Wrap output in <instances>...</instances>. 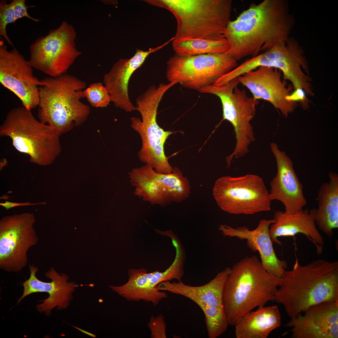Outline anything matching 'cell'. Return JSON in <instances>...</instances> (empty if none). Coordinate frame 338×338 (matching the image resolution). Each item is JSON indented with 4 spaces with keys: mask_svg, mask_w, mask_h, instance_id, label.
Listing matches in <instances>:
<instances>
[{
    "mask_svg": "<svg viewBox=\"0 0 338 338\" xmlns=\"http://www.w3.org/2000/svg\"><path fill=\"white\" fill-rule=\"evenodd\" d=\"M294 22L286 0L252 3L228 24L224 33L230 45L227 53L237 61L255 57L279 42H287Z\"/></svg>",
    "mask_w": 338,
    "mask_h": 338,
    "instance_id": "1",
    "label": "cell"
},
{
    "mask_svg": "<svg viewBox=\"0 0 338 338\" xmlns=\"http://www.w3.org/2000/svg\"><path fill=\"white\" fill-rule=\"evenodd\" d=\"M274 301L282 305L291 319L310 306L338 301V261L323 259L301 265L296 258L293 269L280 279Z\"/></svg>",
    "mask_w": 338,
    "mask_h": 338,
    "instance_id": "2",
    "label": "cell"
},
{
    "mask_svg": "<svg viewBox=\"0 0 338 338\" xmlns=\"http://www.w3.org/2000/svg\"><path fill=\"white\" fill-rule=\"evenodd\" d=\"M280 280L268 272L256 256H247L235 263L231 268L223 293L228 325L235 326L255 308L274 301Z\"/></svg>",
    "mask_w": 338,
    "mask_h": 338,
    "instance_id": "3",
    "label": "cell"
},
{
    "mask_svg": "<svg viewBox=\"0 0 338 338\" xmlns=\"http://www.w3.org/2000/svg\"><path fill=\"white\" fill-rule=\"evenodd\" d=\"M40 82L39 120L61 135L86 121L90 108L81 101L85 97L83 90L86 84L84 81L66 73L57 77L45 78Z\"/></svg>",
    "mask_w": 338,
    "mask_h": 338,
    "instance_id": "4",
    "label": "cell"
},
{
    "mask_svg": "<svg viewBox=\"0 0 338 338\" xmlns=\"http://www.w3.org/2000/svg\"><path fill=\"white\" fill-rule=\"evenodd\" d=\"M152 3L176 18L174 38L220 40L230 21L232 0H160Z\"/></svg>",
    "mask_w": 338,
    "mask_h": 338,
    "instance_id": "5",
    "label": "cell"
},
{
    "mask_svg": "<svg viewBox=\"0 0 338 338\" xmlns=\"http://www.w3.org/2000/svg\"><path fill=\"white\" fill-rule=\"evenodd\" d=\"M0 135L10 138L17 150L29 156L30 161L39 165H50L61 151V135L36 119L23 106L9 111L0 126Z\"/></svg>",
    "mask_w": 338,
    "mask_h": 338,
    "instance_id": "6",
    "label": "cell"
},
{
    "mask_svg": "<svg viewBox=\"0 0 338 338\" xmlns=\"http://www.w3.org/2000/svg\"><path fill=\"white\" fill-rule=\"evenodd\" d=\"M170 88L167 84L158 87L152 85L136 99V110L142 117H132L131 127L140 135L142 146L138 153L140 160L153 168L156 172L169 174L173 169L169 163L164 151V146L172 132L165 131L158 125L156 120L158 107L163 95Z\"/></svg>",
    "mask_w": 338,
    "mask_h": 338,
    "instance_id": "7",
    "label": "cell"
},
{
    "mask_svg": "<svg viewBox=\"0 0 338 338\" xmlns=\"http://www.w3.org/2000/svg\"><path fill=\"white\" fill-rule=\"evenodd\" d=\"M238 84L236 78L222 86L210 85L198 90L201 93L215 95L220 98L223 119L230 122L234 128L236 143L233 151L226 157V161L229 163L233 158L246 155L249 151V146L255 140L250 121L255 115L259 100L249 97L244 90L238 88Z\"/></svg>",
    "mask_w": 338,
    "mask_h": 338,
    "instance_id": "8",
    "label": "cell"
},
{
    "mask_svg": "<svg viewBox=\"0 0 338 338\" xmlns=\"http://www.w3.org/2000/svg\"><path fill=\"white\" fill-rule=\"evenodd\" d=\"M213 194L220 208L230 214L252 215L270 210L269 192L256 175L222 177L216 181Z\"/></svg>",
    "mask_w": 338,
    "mask_h": 338,
    "instance_id": "9",
    "label": "cell"
},
{
    "mask_svg": "<svg viewBox=\"0 0 338 338\" xmlns=\"http://www.w3.org/2000/svg\"><path fill=\"white\" fill-rule=\"evenodd\" d=\"M238 66L227 53L183 56L175 54L167 63L166 76L186 88L199 90L213 84Z\"/></svg>",
    "mask_w": 338,
    "mask_h": 338,
    "instance_id": "10",
    "label": "cell"
},
{
    "mask_svg": "<svg viewBox=\"0 0 338 338\" xmlns=\"http://www.w3.org/2000/svg\"><path fill=\"white\" fill-rule=\"evenodd\" d=\"M76 36L73 26L63 21L58 28L51 29L30 45L29 63L49 77H57L66 73L81 54L75 46Z\"/></svg>",
    "mask_w": 338,
    "mask_h": 338,
    "instance_id": "11",
    "label": "cell"
},
{
    "mask_svg": "<svg viewBox=\"0 0 338 338\" xmlns=\"http://www.w3.org/2000/svg\"><path fill=\"white\" fill-rule=\"evenodd\" d=\"M230 269L226 268L208 283L201 286L187 285L182 281H167L160 283L157 288L160 291L183 296L196 303L204 313L208 337L217 338L226 331L228 325L223 309V293Z\"/></svg>",
    "mask_w": 338,
    "mask_h": 338,
    "instance_id": "12",
    "label": "cell"
},
{
    "mask_svg": "<svg viewBox=\"0 0 338 338\" xmlns=\"http://www.w3.org/2000/svg\"><path fill=\"white\" fill-rule=\"evenodd\" d=\"M173 169L169 174L157 172L146 164L133 169L129 178L135 196L161 207L186 200L190 193L189 182L178 168Z\"/></svg>",
    "mask_w": 338,
    "mask_h": 338,
    "instance_id": "13",
    "label": "cell"
},
{
    "mask_svg": "<svg viewBox=\"0 0 338 338\" xmlns=\"http://www.w3.org/2000/svg\"><path fill=\"white\" fill-rule=\"evenodd\" d=\"M35 218L24 213L3 217L0 220V268L18 272L27 265L29 248L38 239L34 227Z\"/></svg>",
    "mask_w": 338,
    "mask_h": 338,
    "instance_id": "14",
    "label": "cell"
},
{
    "mask_svg": "<svg viewBox=\"0 0 338 338\" xmlns=\"http://www.w3.org/2000/svg\"><path fill=\"white\" fill-rule=\"evenodd\" d=\"M185 259V253L182 251L177 250L173 262L164 271H156L148 273L144 268L130 269L128 271L129 278L126 283L119 286L110 285L109 287L128 301L142 300L156 306L167 297L166 292L157 289V285L161 282L173 279L181 281L184 274Z\"/></svg>",
    "mask_w": 338,
    "mask_h": 338,
    "instance_id": "15",
    "label": "cell"
},
{
    "mask_svg": "<svg viewBox=\"0 0 338 338\" xmlns=\"http://www.w3.org/2000/svg\"><path fill=\"white\" fill-rule=\"evenodd\" d=\"M33 68L15 47L9 51L3 39L0 41V82L30 110L38 106L39 101L40 80Z\"/></svg>",
    "mask_w": 338,
    "mask_h": 338,
    "instance_id": "16",
    "label": "cell"
},
{
    "mask_svg": "<svg viewBox=\"0 0 338 338\" xmlns=\"http://www.w3.org/2000/svg\"><path fill=\"white\" fill-rule=\"evenodd\" d=\"M258 68L237 77L239 83L247 87L255 100L269 101L287 118L299 105L286 99L292 93L293 86L286 87V81L282 80L279 69L263 66Z\"/></svg>",
    "mask_w": 338,
    "mask_h": 338,
    "instance_id": "17",
    "label": "cell"
},
{
    "mask_svg": "<svg viewBox=\"0 0 338 338\" xmlns=\"http://www.w3.org/2000/svg\"><path fill=\"white\" fill-rule=\"evenodd\" d=\"M29 278L23 283V292L18 299L19 304L26 296L33 293L46 292L49 294L46 299L40 300L42 303L37 304V310L49 316L55 308L58 310L66 309L73 298V294L79 285L74 281H69V277L64 273H59L51 267L45 273L46 277L51 279L46 282L38 279L36 274L38 268L33 265L29 266Z\"/></svg>",
    "mask_w": 338,
    "mask_h": 338,
    "instance_id": "18",
    "label": "cell"
},
{
    "mask_svg": "<svg viewBox=\"0 0 338 338\" xmlns=\"http://www.w3.org/2000/svg\"><path fill=\"white\" fill-rule=\"evenodd\" d=\"M291 318L286 327H292L293 338H338V301H327L312 305Z\"/></svg>",
    "mask_w": 338,
    "mask_h": 338,
    "instance_id": "19",
    "label": "cell"
},
{
    "mask_svg": "<svg viewBox=\"0 0 338 338\" xmlns=\"http://www.w3.org/2000/svg\"><path fill=\"white\" fill-rule=\"evenodd\" d=\"M271 151L276 161L277 172L270 182L271 201L277 200L284 206L285 212L291 213L303 208L307 204L303 187L295 173L292 161L277 144H270Z\"/></svg>",
    "mask_w": 338,
    "mask_h": 338,
    "instance_id": "20",
    "label": "cell"
},
{
    "mask_svg": "<svg viewBox=\"0 0 338 338\" xmlns=\"http://www.w3.org/2000/svg\"><path fill=\"white\" fill-rule=\"evenodd\" d=\"M275 222L274 218L262 219L253 230H250L245 226L234 228L224 224L220 225L219 229L224 236L246 240L248 247L253 252H259L261 261L265 270L273 276L280 279L286 271L288 264L285 261L281 260L277 257L273 247L269 228Z\"/></svg>",
    "mask_w": 338,
    "mask_h": 338,
    "instance_id": "21",
    "label": "cell"
},
{
    "mask_svg": "<svg viewBox=\"0 0 338 338\" xmlns=\"http://www.w3.org/2000/svg\"><path fill=\"white\" fill-rule=\"evenodd\" d=\"M165 45L150 49L147 51L137 49L129 59H120L115 63L110 71L105 74L103 83L115 106L127 112L136 110L131 101L128 94L129 80L133 73L144 63L151 53Z\"/></svg>",
    "mask_w": 338,
    "mask_h": 338,
    "instance_id": "22",
    "label": "cell"
},
{
    "mask_svg": "<svg viewBox=\"0 0 338 338\" xmlns=\"http://www.w3.org/2000/svg\"><path fill=\"white\" fill-rule=\"evenodd\" d=\"M316 208H303L289 213L277 211L274 213L275 222L271 224L269 233L273 242L281 245L278 239L280 237L294 236L301 233L306 235L314 243L318 254H321L324 242L315 221Z\"/></svg>",
    "mask_w": 338,
    "mask_h": 338,
    "instance_id": "23",
    "label": "cell"
},
{
    "mask_svg": "<svg viewBox=\"0 0 338 338\" xmlns=\"http://www.w3.org/2000/svg\"><path fill=\"white\" fill-rule=\"evenodd\" d=\"M329 177V181L323 183L317 192L315 221L321 231L331 237L338 228V175L331 172Z\"/></svg>",
    "mask_w": 338,
    "mask_h": 338,
    "instance_id": "24",
    "label": "cell"
},
{
    "mask_svg": "<svg viewBox=\"0 0 338 338\" xmlns=\"http://www.w3.org/2000/svg\"><path fill=\"white\" fill-rule=\"evenodd\" d=\"M281 325V318L277 305L261 306L247 314L237 323V338H266Z\"/></svg>",
    "mask_w": 338,
    "mask_h": 338,
    "instance_id": "25",
    "label": "cell"
},
{
    "mask_svg": "<svg viewBox=\"0 0 338 338\" xmlns=\"http://www.w3.org/2000/svg\"><path fill=\"white\" fill-rule=\"evenodd\" d=\"M172 47L176 54L183 56L225 53L230 49L226 39L212 40L173 37Z\"/></svg>",
    "mask_w": 338,
    "mask_h": 338,
    "instance_id": "26",
    "label": "cell"
},
{
    "mask_svg": "<svg viewBox=\"0 0 338 338\" xmlns=\"http://www.w3.org/2000/svg\"><path fill=\"white\" fill-rule=\"evenodd\" d=\"M25 0H13L8 3L5 0L0 1V36L3 37L9 44L13 48L15 47L7 34L6 27L8 24L14 22L17 20L26 17L38 22L41 19L32 17L28 13V9L33 6H27Z\"/></svg>",
    "mask_w": 338,
    "mask_h": 338,
    "instance_id": "27",
    "label": "cell"
},
{
    "mask_svg": "<svg viewBox=\"0 0 338 338\" xmlns=\"http://www.w3.org/2000/svg\"><path fill=\"white\" fill-rule=\"evenodd\" d=\"M84 92L85 97L90 105L94 107H106L111 101L107 89L101 82H95L90 84L84 90Z\"/></svg>",
    "mask_w": 338,
    "mask_h": 338,
    "instance_id": "28",
    "label": "cell"
},
{
    "mask_svg": "<svg viewBox=\"0 0 338 338\" xmlns=\"http://www.w3.org/2000/svg\"><path fill=\"white\" fill-rule=\"evenodd\" d=\"M164 316L161 314L157 316H151L147 324L151 332V338H166V325Z\"/></svg>",
    "mask_w": 338,
    "mask_h": 338,
    "instance_id": "29",
    "label": "cell"
},
{
    "mask_svg": "<svg viewBox=\"0 0 338 338\" xmlns=\"http://www.w3.org/2000/svg\"><path fill=\"white\" fill-rule=\"evenodd\" d=\"M287 100L294 102H300L301 107L304 110L309 108L310 100L307 98L305 91L302 89L295 90L290 94L286 97Z\"/></svg>",
    "mask_w": 338,
    "mask_h": 338,
    "instance_id": "30",
    "label": "cell"
},
{
    "mask_svg": "<svg viewBox=\"0 0 338 338\" xmlns=\"http://www.w3.org/2000/svg\"><path fill=\"white\" fill-rule=\"evenodd\" d=\"M46 202H42L38 203H31L29 202H15L6 201L3 203H0V205L4 207L6 210H8L11 208L18 206H33L38 205L45 204Z\"/></svg>",
    "mask_w": 338,
    "mask_h": 338,
    "instance_id": "31",
    "label": "cell"
},
{
    "mask_svg": "<svg viewBox=\"0 0 338 338\" xmlns=\"http://www.w3.org/2000/svg\"><path fill=\"white\" fill-rule=\"evenodd\" d=\"M71 326L73 327L76 329L80 331L81 332H82L83 333L86 334L87 335H88L93 338H95L96 337V335L92 333L86 331L85 330L82 329L77 326L73 325H71Z\"/></svg>",
    "mask_w": 338,
    "mask_h": 338,
    "instance_id": "32",
    "label": "cell"
}]
</instances>
